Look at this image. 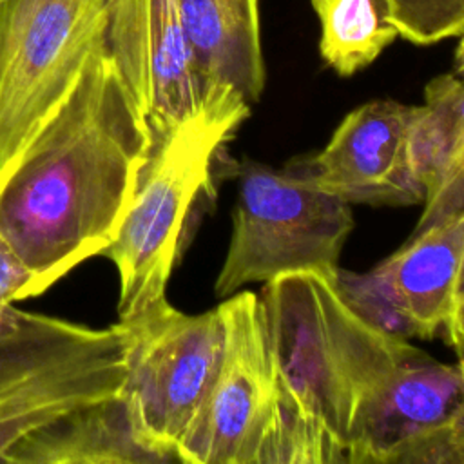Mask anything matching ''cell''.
<instances>
[{
    "instance_id": "6da1fadb",
    "label": "cell",
    "mask_w": 464,
    "mask_h": 464,
    "mask_svg": "<svg viewBox=\"0 0 464 464\" xmlns=\"http://www.w3.org/2000/svg\"><path fill=\"white\" fill-rule=\"evenodd\" d=\"M334 277L286 274L259 294L274 350L263 464L464 462V359L370 323Z\"/></svg>"
},
{
    "instance_id": "7a4b0ae2",
    "label": "cell",
    "mask_w": 464,
    "mask_h": 464,
    "mask_svg": "<svg viewBox=\"0 0 464 464\" xmlns=\"http://www.w3.org/2000/svg\"><path fill=\"white\" fill-rule=\"evenodd\" d=\"M150 147L149 123L103 42L63 103L0 169V234L31 272L25 299L103 256Z\"/></svg>"
},
{
    "instance_id": "3957f363",
    "label": "cell",
    "mask_w": 464,
    "mask_h": 464,
    "mask_svg": "<svg viewBox=\"0 0 464 464\" xmlns=\"http://www.w3.org/2000/svg\"><path fill=\"white\" fill-rule=\"evenodd\" d=\"M125 379L120 328H91L14 304L0 324V462L33 431L111 399Z\"/></svg>"
},
{
    "instance_id": "277c9868",
    "label": "cell",
    "mask_w": 464,
    "mask_h": 464,
    "mask_svg": "<svg viewBox=\"0 0 464 464\" xmlns=\"http://www.w3.org/2000/svg\"><path fill=\"white\" fill-rule=\"evenodd\" d=\"M246 116H201L152 141L129 210L103 252L118 270V319L167 297L190 208L210 183L219 147Z\"/></svg>"
},
{
    "instance_id": "5b68a950",
    "label": "cell",
    "mask_w": 464,
    "mask_h": 464,
    "mask_svg": "<svg viewBox=\"0 0 464 464\" xmlns=\"http://www.w3.org/2000/svg\"><path fill=\"white\" fill-rule=\"evenodd\" d=\"M236 179L232 236L214 285L218 297L295 272L337 274L355 225L350 203L254 160L236 165Z\"/></svg>"
},
{
    "instance_id": "8992f818",
    "label": "cell",
    "mask_w": 464,
    "mask_h": 464,
    "mask_svg": "<svg viewBox=\"0 0 464 464\" xmlns=\"http://www.w3.org/2000/svg\"><path fill=\"white\" fill-rule=\"evenodd\" d=\"M114 324L125 343L120 395L136 439L156 462H178L176 448L221 362V312L183 314L163 297Z\"/></svg>"
},
{
    "instance_id": "52a82bcc",
    "label": "cell",
    "mask_w": 464,
    "mask_h": 464,
    "mask_svg": "<svg viewBox=\"0 0 464 464\" xmlns=\"http://www.w3.org/2000/svg\"><path fill=\"white\" fill-rule=\"evenodd\" d=\"M107 11L109 0H0V169L74 89Z\"/></svg>"
},
{
    "instance_id": "ba28073f",
    "label": "cell",
    "mask_w": 464,
    "mask_h": 464,
    "mask_svg": "<svg viewBox=\"0 0 464 464\" xmlns=\"http://www.w3.org/2000/svg\"><path fill=\"white\" fill-rule=\"evenodd\" d=\"M105 49L152 132V141L208 114H250L236 92L199 69L178 0H109Z\"/></svg>"
},
{
    "instance_id": "9c48e42d",
    "label": "cell",
    "mask_w": 464,
    "mask_h": 464,
    "mask_svg": "<svg viewBox=\"0 0 464 464\" xmlns=\"http://www.w3.org/2000/svg\"><path fill=\"white\" fill-rule=\"evenodd\" d=\"M225 346L216 377L183 433V464H263L274 415V350L259 294L236 292L218 306Z\"/></svg>"
},
{
    "instance_id": "30bf717a",
    "label": "cell",
    "mask_w": 464,
    "mask_h": 464,
    "mask_svg": "<svg viewBox=\"0 0 464 464\" xmlns=\"http://www.w3.org/2000/svg\"><path fill=\"white\" fill-rule=\"evenodd\" d=\"M413 105L373 100L344 116L323 150L286 170L346 203L415 205L424 201L410 158Z\"/></svg>"
},
{
    "instance_id": "8fae6325",
    "label": "cell",
    "mask_w": 464,
    "mask_h": 464,
    "mask_svg": "<svg viewBox=\"0 0 464 464\" xmlns=\"http://www.w3.org/2000/svg\"><path fill=\"white\" fill-rule=\"evenodd\" d=\"M370 276L411 335L433 337L444 326L464 276V210L413 232Z\"/></svg>"
},
{
    "instance_id": "7c38bea8",
    "label": "cell",
    "mask_w": 464,
    "mask_h": 464,
    "mask_svg": "<svg viewBox=\"0 0 464 464\" xmlns=\"http://www.w3.org/2000/svg\"><path fill=\"white\" fill-rule=\"evenodd\" d=\"M178 9L201 72L256 103L266 82L259 0H178Z\"/></svg>"
},
{
    "instance_id": "4fadbf2b",
    "label": "cell",
    "mask_w": 464,
    "mask_h": 464,
    "mask_svg": "<svg viewBox=\"0 0 464 464\" xmlns=\"http://www.w3.org/2000/svg\"><path fill=\"white\" fill-rule=\"evenodd\" d=\"M5 464H143L156 459L138 442L121 395L74 410L20 440Z\"/></svg>"
},
{
    "instance_id": "5bb4252c",
    "label": "cell",
    "mask_w": 464,
    "mask_h": 464,
    "mask_svg": "<svg viewBox=\"0 0 464 464\" xmlns=\"http://www.w3.org/2000/svg\"><path fill=\"white\" fill-rule=\"evenodd\" d=\"M321 36L319 54L339 76H352L399 38L392 0H310Z\"/></svg>"
},
{
    "instance_id": "9a60e30c",
    "label": "cell",
    "mask_w": 464,
    "mask_h": 464,
    "mask_svg": "<svg viewBox=\"0 0 464 464\" xmlns=\"http://www.w3.org/2000/svg\"><path fill=\"white\" fill-rule=\"evenodd\" d=\"M392 16L399 38L415 45H433L464 33V0H392Z\"/></svg>"
},
{
    "instance_id": "2e32d148",
    "label": "cell",
    "mask_w": 464,
    "mask_h": 464,
    "mask_svg": "<svg viewBox=\"0 0 464 464\" xmlns=\"http://www.w3.org/2000/svg\"><path fill=\"white\" fill-rule=\"evenodd\" d=\"M424 208L413 232L464 210V89L457 105L450 152L435 188L424 198Z\"/></svg>"
},
{
    "instance_id": "e0dca14e",
    "label": "cell",
    "mask_w": 464,
    "mask_h": 464,
    "mask_svg": "<svg viewBox=\"0 0 464 464\" xmlns=\"http://www.w3.org/2000/svg\"><path fill=\"white\" fill-rule=\"evenodd\" d=\"M31 283V272L0 234V324L9 308L25 299V290Z\"/></svg>"
},
{
    "instance_id": "ac0fdd59",
    "label": "cell",
    "mask_w": 464,
    "mask_h": 464,
    "mask_svg": "<svg viewBox=\"0 0 464 464\" xmlns=\"http://www.w3.org/2000/svg\"><path fill=\"white\" fill-rule=\"evenodd\" d=\"M444 328L448 334V341L459 353V359H464V286L455 295Z\"/></svg>"
},
{
    "instance_id": "d6986e66",
    "label": "cell",
    "mask_w": 464,
    "mask_h": 464,
    "mask_svg": "<svg viewBox=\"0 0 464 464\" xmlns=\"http://www.w3.org/2000/svg\"><path fill=\"white\" fill-rule=\"evenodd\" d=\"M460 36L462 38L455 49V74L464 78V33Z\"/></svg>"
},
{
    "instance_id": "ffe728a7",
    "label": "cell",
    "mask_w": 464,
    "mask_h": 464,
    "mask_svg": "<svg viewBox=\"0 0 464 464\" xmlns=\"http://www.w3.org/2000/svg\"><path fill=\"white\" fill-rule=\"evenodd\" d=\"M462 286H464V276H462V283H460V288H462ZM460 288H459V290H460Z\"/></svg>"
}]
</instances>
